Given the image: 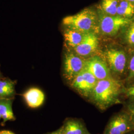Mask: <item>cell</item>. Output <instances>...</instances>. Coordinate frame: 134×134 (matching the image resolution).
<instances>
[{
	"mask_svg": "<svg viewBox=\"0 0 134 134\" xmlns=\"http://www.w3.org/2000/svg\"><path fill=\"white\" fill-rule=\"evenodd\" d=\"M126 134H134V131H131V132H130L129 133H128Z\"/></svg>",
	"mask_w": 134,
	"mask_h": 134,
	"instance_id": "cell-24",
	"label": "cell"
},
{
	"mask_svg": "<svg viewBox=\"0 0 134 134\" xmlns=\"http://www.w3.org/2000/svg\"><path fill=\"white\" fill-rule=\"evenodd\" d=\"M47 134H64V132L63 131L62 129V128H61H61H60L59 129L57 130H56V131H53V132H50V133H47Z\"/></svg>",
	"mask_w": 134,
	"mask_h": 134,
	"instance_id": "cell-21",
	"label": "cell"
},
{
	"mask_svg": "<svg viewBox=\"0 0 134 134\" xmlns=\"http://www.w3.org/2000/svg\"><path fill=\"white\" fill-rule=\"evenodd\" d=\"M134 131V127L129 116L124 110L116 113L106 125L104 133L126 134Z\"/></svg>",
	"mask_w": 134,
	"mask_h": 134,
	"instance_id": "cell-7",
	"label": "cell"
},
{
	"mask_svg": "<svg viewBox=\"0 0 134 134\" xmlns=\"http://www.w3.org/2000/svg\"><path fill=\"white\" fill-rule=\"evenodd\" d=\"M86 34L77 30L66 27L63 34L65 41L67 45L74 48L81 43Z\"/></svg>",
	"mask_w": 134,
	"mask_h": 134,
	"instance_id": "cell-13",
	"label": "cell"
},
{
	"mask_svg": "<svg viewBox=\"0 0 134 134\" xmlns=\"http://www.w3.org/2000/svg\"><path fill=\"white\" fill-rule=\"evenodd\" d=\"M124 88L123 81L114 77L98 81L89 101L99 110L105 111L120 103Z\"/></svg>",
	"mask_w": 134,
	"mask_h": 134,
	"instance_id": "cell-1",
	"label": "cell"
},
{
	"mask_svg": "<svg viewBox=\"0 0 134 134\" xmlns=\"http://www.w3.org/2000/svg\"><path fill=\"white\" fill-rule=\"evenodd\" d=\"M85 69L92 74L98 81L113 77L105 61L98 56L86 59Z\"/></svg>",
	"mask_w": 134,
	"mask_h": 134,
	"instance_id": "cell-8",
	"label": "cell"
},
{
	"mask_svg": "<svg viewBox=\"0 0 134 134\" xmlns=\"http://www.w3.org/2000/svg\"><path fill=\"white\" fill-rule=\"evenodd\" d=\"M0 134H15L12 131L9 130H3L0 131Z\"/></svg>",
	"mask_w": 134,
	"mask_h": 134,
	"instance_id": "cell-22",
	"label": "cell"
},
{
	"mask_svg": "<svg viewBox=\"0 0 134 134\" xmlns=\"http://www.w3.org/2000/svg\"><path fill=\"white\" fill-rule=\"evenodd\" d=\"M123 32V40L125 43L129 47L134 49V18L133 20L127 25Z\"/></svg>",
	"mask_w": 134,
	"mask_h": 134,
	"instance_id": "cell-17",
	"label": "cell"
},
{
	"mask_svg": "<svg viewBox=\"0 0 134 134\" xmlns=\"http://www.w3.org/2000/svg\"><path fill=\"white\" fill-rule=\"evenodd\" d=\"M119 2V0H102L99 10L105 14L115 15Z\"/></svg>",
	"mask_w": 134,
	"mask_h": 134,
	"instance_id": "cell-16",
	"label": "cell"
},
{
	"mask_svg": "<svg viewBox=\"0 0 134 134\" xmlns=\"http://www.w3.org/2000/svg\"><path fill=\"white\" fill-rule=\"evenodd\" d=\"M62 23L66 28L84 33L95 32L97 28L98 14L95 10L87 8L76 14L65 17Z\"/></svg>",
	"mask_w": 134,
	"mask_h": 134,
	"instance_id": "cell-2",
	"label": "cell"
},
{
	"mask_svg": "<svg viewBox=\"0 0 134 134\" xmlns=\"http://www.w3.org/2000/svg\"><path fill=\"white\" fill-rule=\"evenodd\" d=\"M97 30L102 35L113 36L118 34L133 20V18H126L117 15L106 14L99 10Z\"/></svg>",
	"mask_w": 134,
	"mask_h": 134,
	"instance_id": "cell-4",
	"label": "cell"
},
{
	"mask_svg": "<svg viewBox=\"0 0 134 134\" xmlns=\"http://www.w3.org/2000/svg\"><path fill=\"white\" fill-rule=\"evenodd\" d=\"M97 81L98 80L92 74L84 69L70 86L82 97L90 100Z\"/></svg>",
	"mask_w": 134,
	"mask_h": 134,
	"instance_id": "cell-6",
	"label": "cell"
},
{
	"mask_svg": "<svg viewBox=\"0 0 134 134\" xmlns=\"http://www.w3.org/2000/svg\"><path fill=\"white\" fill-rule=\"evenodd\" d=\"M23 96L26 105L31 108H37L43 104L45 96L42 90L37 87H31L23 93Z\"/></svg>",
	"mask_w": 134,
	"mask_h": 134,
	"instance_id": "cell-10",
	"label": "cell"
},
{
	"mask_svg": "<svg viewBox=\"0 0 134 134\" xmlns=\"http://www.w3.org/2000/svg\"><path fill=\"white\" fill-rule=\"evenodd\" d=\"M128 1L134 5V0H128Z\"/></svg>",
	"mask_w": 134,
	"mask_h": 134,
	"instance_id": "cell-23",
	"label": "cell"
},
{
	"mask_svg": "<svg viewBox=\"0 0 134 134\" xmlns=\"http://www.w3.org/2000/svg\"><path fill=\"white\" fill-rule=\"evenodd\" d=\"M123 95L127 99H134V83L124 85Z\"/></svg>",
	"mask_w": 134,
	"mask_h": 134,
	"instance_id": "cell-20",
	"label": "cell"
},
{
	"mask_svg": "<svg viewBox=\"0 0 134 134\" xmlns=\"http://www.w3.org/2000/svg\"><path fill=\"white\" fill-rule=\"evenodd\" d=\"M3 75H2V72H1V70H0V79L2 78V77H3Z\"/></svg>",
	"mask_w": 134,
	"mask_h": 134,
	"instance_id": "cell-25",
	"label": "cell"
},
{
	"mask_svg": "<svg viewBox=\"0 0 134 134\" xmlns=\"http://www.w3.org/2000/svg\"><path fill=\"white\" fill-rule=\"evenodd\" d=\"M14 99L0 98V115L3 119L2 125L8 121H14V116L12 104Z\"/></svg>",
	"mask_w": 134,
	"mask_h": 134,
	"instance_id": "cell-14",
	"label": "cell"
},
{
	"mask_svg": "<svg viewBox=\"0 0 134 134\" xmlns=\"http://www.w3.org/2000/svg\"><path fill=\"white\" fill-rule=\"evenodd\" d=\"M61 128L65 134H91L83 122L78 119H67Z\"/></svg>",
	"mask_w": 134,
	"mask_h": 134,
	"instance_id": "cell-11",
	"label": "cell"
},
{
	"mask_svg": "<svg viewBox=\"0 0 134 134\" xmlns=\"http://www.w3.org/2000/svg\"><path fill=\"white\" fill-rule=\"evenodd\" d=\"M103 56L111 74L116 79L123 81L122 78L125 80L127 76L129 62L125 51L121 48H108L104 52Z\"/></svg>",
	"mask_w": 134,
	"mask_h": 134,
	"instance_id": "cell-3",
	"label": "cell"
},
{
	"mask_svg": "<svg viewBox=\"0 0 134 134\" xmlns=\"http://www.w3.org/2000/svg\"><path fill=\"white\" fill-rule=\"evenodd\" d=\"M98 46V38L95 32L86 33L81 43L75 48L74 52L81 57L91 55L96 50Z\"/></svg>",
	"mask_w": 134,
	"mask_h": 134,
	"instance_id": "cell-9",
	"label": "cell"
},
{
	"mask_svg": "<svg viewBox=\"0 0 134 134\" xmlns=\"http://www.w3.org/2000/svg\"><path fill=\"white\" fill-rule=\"evenodd\" d=\"M129 57V62L127 76L124 81V85L134 83V49Z\"/></svg>",
	"mask_w": 134,
	"mask_h": 134,
	"instance_id": "cell-18",
	"label": "cell"
},
{
	"mask_svg": "<svg viewBox=\"0 0 134 134\" xmlns=\"http://www.w3.org/2000/svg\"><path fill=\"white\" fill-rule=\"evenodd\" d=\"M105 134V133H104V134Z\"/></svg>",
	"mask_w": 134,
	"mask_h": 134,
	"instance_id": "cell-27",
	"label": "cell"
},
{
	"mask_svg": "<svg viewBox=\"0 0 134 134\" xmlns=\"http://www.w3.org/2000/svg\"><path fill=\"white\" fill-rule=\"evenodd\" d=\"M16 81L8 77H3L0 79V98L14 99L16 94Z\"/></svg>",
	"mask_w": 134,
	"mask_h": 134,
	"instance_id": "cell-12",
	"label": "cell"
},
{
	"mask_svg": "<svg viewBox=\"0 0 134 134\" xmlns=\"http://www.w3.org/2000/svg\"><path fill=\"white\" fill-rule=\"evenodd\" d=\"M116 15L126 18H134V4L128 0H119Z\"/></svg>",
	"mask_w": 134,
	"mask_h": 134,
	"instance_id": "cell-15",
	"label": "cell"
},
{
	"mask_svg": "<svg viewBox=\"0 0 134 134\" xmlns=\"http://www.w3.org/2000/svg\"><path fill=\"white\" fill-rule=\"evenodd\" d=\"M1 119H2V117H1V115H0V120H1Z\"/></svg>",
	"mask_w": 134,
	"mask_h": 134,
	"instance_id": "cell-26",
	"label": "cell"
},
{
	"mask_svg": "<svg viewBox=\"0 0 134 134\" xmlns=\"http://www.w3.org/2000/svg\"><path fill=\"white\" fill-rule=\"evenodd\" d=\"M86 60L71 51H67L64 55L62 75L70 85L72 81L84 69Z\"/></svg>",
	"mask_w": 134,
	"mask_h": 134,
	"instance_id": "cell-5",
	"label": "cell"
},
{
	"mask_svg": "<svg viewBox=\"0 0 134 134\" xmlns=\"http://www.w3.org/2000/svg\"><path fill=\"white\" fill-rule=\"evenodd\" d=\"M123 110L129 115L134 127V99H127L124 103Z\"/></svg>",
	"mask_w": 134,
	"mask_h": 134,
	"instance_id": "cell-19",
	"label": "cell"
}]
</instances>
